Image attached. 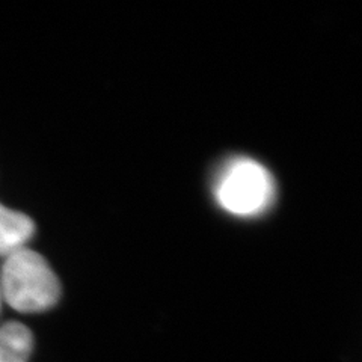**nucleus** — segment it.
<instances>
[{
	"label": "nucleus",
	"mask_w": 362,
	"mask_h": 362,
	"mask_svg": "<svg viewBox=\"0 0 362 362\" xmlns=\"http://www.w3.org/2000/svg\"><path fill=\"white\" fill-rule=\"evenodd\" d=\"M0 294L16 311L37 314L58 303L61 284L45 258L23 246L5 257L0 270Z\"/></svg>",
	"instance_id": "nucleus-1"
},
{
	"label": "nucleus",
	"mask_w": 362,
	"mask_h": 362,
	"mask_svg": "<svg viewBox=\"0 0 362 362\" xmlns=\"http://www.w3.org/2000/svg\"><path fill=\"white\" fill-rule=\"evenodd\" d=\"M275 180L267 169L249 157L228 160L214 181L219 206L235 216H258L275 199Z\"/></svg>",
	"instance_id": "nucleus-2"
},
{
	"label": "nucleus",
	"mask_w": 362,
	"mask_h": 362,
	"mask_svg": "<svg viewBox=\"0 0 362 362\" xmlns=\"http://www.w3.org/2000/svg\"><path fill=\"white\" fill-rule=\"evenodd\" d=\"M35 233V223L28 214L0 204V255L6 257L26 246Z\"/></svg>",
	"instance_id": "nucleus-3"
},
{
	"label": "nucleus",
	"mask_w": 362,
	"mask_h": 362,
	"mask_svg": "<svg viewBox=\"0 0 362 362\" xmlns=\"http://www.w3.org/2000/svg\"><path fill=\"white\" fill-rule=\"evenodd\" d=\"M33 335L26 325L6 322L0 326V362H29Z\"/></svg>",
	"instance_id": "nucleus-4"
},
{
	"label": "nucleus",
	"mask_w": 362,
	"mask_h": 362,
	"mask_svg": "<svg viewBox=\"0 0 362 362\" xmlns=\"http://www.w3.org/2000/svg\"><path fill=\"white\" fill-rule=\"evenodd\" d=\"M0 307H2V294H0Z\"/></svg>",
	"instance_id": "nucleus-5"
}]
</instances>
